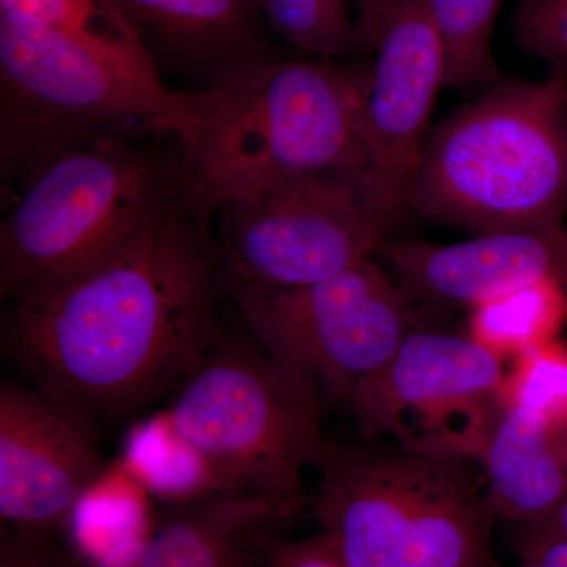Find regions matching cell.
I'll list each match as a JSON object with an SVG mask.
<instances>
[{"mask_svg": "<svg viewBox=\"0 0 567 567\" xmlns=\"http://www.w3.org/2000/svg\"><path fill=\"white\" fill-rule=\"evenodd\" d=\"M503 361L470 336L420 328L346 406L368 439L477 462L505 406Z\"/></svg>", "mask_w": 567, "mask_h": 567, "instance_id": "obj_10", "label": "cell"}, {"mask_svg": "<svg viewBox=\"0 0 567 567\" xmlns=\"http://www.w3.org/2000/svg\"><path fill=\"white\" fill-rule=\"evenodd\" d=\"M547 539L567 540V495L543 520L537 522L533 527L517 532V546Z\"/></svg>", "mask_w": 567, "mask_h": 567, "instance_id": "obj_29", "label": "cell"}, {"mask_svg": "<svg viewBox=\"0 0 567 567\" xmlns=\"http://www.w3.org/2000/svg\"><path fill=\"white\" fill-rule=\"evenodd\" d=\"M513 40L550 73L567 74V0H522L513 18Z\"/></svg>", "mask_w": 567, "mask_h": 567, "instance_id": "obj_24", "label": "cell"}, {"mask_svg": "<svg viewBox=\"0 0 567 567\" xmlns=\"http://www.w3.org/2000/svg\"><path fill=\"white\" fill-rule=\"evenodd\" d=\"M472 309L470 338L505 360L558 338L567 320V290L544 282Z\"/></svg>", "mask_w": 567, "mask_h": 567, "instance_id": "obj_19", "label": "cell"}, {"mask_svg": "<svg viewBox=\"0 0 567 567\" xmlns=\"http://www.w3.org/2000/svg\"><path fill=\"white\" fill-rule=\"evenodd\" d=\"M166 406L210 457L235 495L300 514L306 470L324 447L319 391L287 371L246 333L216 339Z\"/></svg>", "mask_w": 567, "mask_h": 567, "instance_id": "obj_7", "label": "cell"}, {"mask_svg": "<svg viewBox=\"0 0 567 567\" xmlns=\"http://www.w3.org/2000/svg\"><path fill=\"white\" fill-rule=\"evenodd\" d=\"M226 293L212 219L181 200L91 274L7 305L3 353L32 386L95 420L136 416L215 344Z\"/></svg>", "mask_w": 567, "mask_h": 567, "instance_id": "obj_1", "label": "cell"}, {"mask_svg": "<svg viewBox=\"0 0 567 567\" xmlns=\"http://www.w3.org/2000/svg\"><path fill=\"white\" fill-rule=\"evenodd\" d=\"M518 561L498 567H567V540L547 539L517 546Z\"/></svg>", "mask_w": 567, "mask_h": 567, "instance_id": "obj_28", "label": "cell"}, {"mask_svg": "<svg viewBox=\"0 0 567 567\" xmlns=\"http://www.w3.org/2000/svg\"><path fill=\"white\" fill-rule=\"evenodd\" d=\"M229 293L333 278L390 244L402 215L368 169L301 175L215 215Z\"/></svg>", "mask_w": 567, "mask_h": 567, "instance_id": "obj_8", "label": "cell"}, {"mask_svg": "<svg viewBox=\"0 0 567 567\" xmlns=\"http://www.w3.org/2000/svg\"><path fill=\"white\" fill-rule=\"evenodd\" d=\"M0 10L73 37L133 69L158 74L136 33L107 0H0Z\"/></svg>", "mask_w": 567, "mask_h": 567, "instance_id": "obj_21", "label": "cell"}, {"mask_svg": "<svg viewBox=\"0 0 567 567\" xmlns=\"http://www.w3.org/2000/svg\"><path fill=\"white\" fill-rule=\"evenodd\" d=\"M371 65L360 132L368 171L402 216L436 96L445 87L446 51L431 0H399Z\"/></svg>", "mask_w": 567, "mask_h": 567, "instance_id": "obj_12", "label": "cell"}, {"mask_svg": "<svg viewBox=\"0 0 567 567\" xmlns=\"http://www.w3.org/2000/svg\"><path fill=\"white\" fill-rule=\"evenodd\" d=\"M117 458L153 502L164 507L235 495L218 466L183 434L166 406L130 425Z\"/></svg>", "mask_w": 567, "mask_h": 567, "instance_id": "obj_17", "label": "cell"}, {"mask_svg": "<svg viewBox=\"0 0 567 567\" xmlns=\"http://www.w3.org/2000/svg\"><path fill=\"white\" fill-rule=\"evenodd\" d=\"M246 330L287 371L346 405L413 331L416 300L372 259L292 289L233 290Z\"/></svg>", "mask_w": 567, "mask_h": 567, "instance_id": "obj_9", "label": "cell"}, {"mask_svg": "<svg viewBox=\"0 0 567 567\" xmlns=\"http://www.w3.org/2000/svg\"><path fill=\"white\" fill-rule=\"evenodd\" d=\"M270 31L324 61L350 59L364 50L344 0H260Z\"/></svg>", "mask_w": 567, "mask_h": 567, "instance_id": "obj_22", "label": "cell"}, {"mask_svg": "<svg viewBox=\"0 0 567 567\" xmlns=\"http://www.w3.org/2000/svg\"><path fill=\"white\" fill-rule=\"evenodd\" d=\"M181 92L159 74L0 10V175L24 182L41 166L112 137H173Z\"/></svg>", "mask_w": 567, "mask_h": 567, "instance_id": "obj_6", "label": "cell"}, {"mask_svg": "<svg viewBox=\"0 0 567 567\" xmlns=\"http://www.w3.org/2000/svg\"><path fill=\"white\" fill-rule=\"evenodd\" d=\"M297 517L244 495L166 507L144 543L99 567H265L268 548Z\"/></svg>", "mask_w": 567, "mask_h": 567, "instance_id": "obj_15", "label": "cell"}, {"mask_svg": "<svg viewBox=\"0 0 567 567\" xmlns=\"http://www.w3.org/2000/svg\"><path fill=\"white\" fill-rule=\"evenodd\" d=\"M496 520L517 532L567 495V434L517 406H503L476 462Z\"/></svg>", "mask_w": 567, "mask_h": 567, "instance_id": "obj_16", "label": "cell"}, {"mask_svg": "<svg viewBox=\"0 0 567 567\" xmlns=\"http://www.w3.org/2000/svg\"><path fill=\"white\" fill-rule=\"evenodd\" d=\"M409 210L470 237L566 224L567 74L499 80L436 123Z\"/></svg>", "mask_w": 567, "mask_h": 567, "instance_id": "obj_3", "label": "cell"}, {"mask_svg": "<svg viewBox=\"0 0 567 567\" xmlns=\"http://www.w3.org/2000/svg\"><path fill=\"white\" fill-rule=\"evenodd\" d=\"M153 498L121 464L107 462L71 509L63 539L89 566L130 554L152 535Z\"/></svg>", "mask_w": 567, "mask_h": 567, "instance_id": "obj_18", "label": "cell"}, {"mask_svg": "<svg viewBox=\"0 0 567 567\" xmlns=\"http://www.w3.org/2000/svg\"><path fill=\"white\" fill-rule=\"evenodd\" d=\"M369 76L363 63L279 58L178 91L183 203L213 219L301 175L368 169L360 118Z\"/></svg>", "mask_w": 567, "mask_h": 567, "instance_id": "obj_2", "label": "cell"}, {"mask_svg": "<svg viewBox=\"0 0 567 567\" xmlns=\"http://www.w3.org/2000/svg\"><path fill=\"white\" fill-rule=\"evenodd\" d=\"M505 404L567 434V342L557 338L514 358Z\"/></svg>", "mask_w": 567, "mask_h": 567, "instance_id": "obj_23", "label": "cell"}, {"mask_svg": "<svg viewBox=\"0 0 567 567\" xmlns=\"http://www.w3.org/2000/svg\"><path fill=\"white\" fill-rule=\"evenodd\" d=\"M379 254L402 289L425 305L476 308L544 282L567 290V224L451 245L390 241Z\"/></svg>", "mask_w": 567, "mask_h": 567, "instance_id": "obj_13", "label": "cell"}, {"mask_svg": "<svg viewBox=\"0 0 567 567\" xmlns=\"http://www.w3.org/2000/svg\"><path fill=\"white\" fill-rule=\"evenodd\" d=\"M0 567H92L78 557L62 535L3 532Z\"/></svg>", "mask_w": 567, "mask_h": 567, "instance_id": "obj_25", "label": "cell"}, {"mask_svg": "<svg viewBox=\"0 0 567 567\" xmlns=\"http://www.w3.org/2000/svg\"><path fill=\"white\" fill-rule=\"evenodd\" d=\"M112 137L52 159L29 175L0 223L3 303L91 274L181 203L177 153Z\"/></svg>", "mask_w": 567, "mask_h": 567, "instance_id": "obj_5", "label": "cell"}, {"mask_svg": "<svg viewBox=\"0 0 567 567\" xmlns=\"http://www.w3.org/2000/svg\"><path fill=\"white\" fill-rule=\"evenodd\" d=\"M358 21L357 32L364 50L379 47L383 33L393 20L399 0H357Z\"/></svg>", "mask_w": 567, "mask_h": 567, "instance_id": "obj_27", "label": "cell"}, {"mask_svg": "<svg viewBox=\"0 0 567 567\" xmlns=\"http://www.w3.org/2000/svg\"><path fill=\"white\" fill-rule=\"evenodd\" d=\"M265 567H349L327 536L317 532L303 539L278 537L268 548Z\"/></svg>", "mask_w": 567, "mask_h": 567, "instance_id": "obj_26", "label": "cell"}, {"mask_svg": "<svg viewBox=\"0 0 567 567\" xmlns=\"http://www.w3.org/2000/svg\"><path fill=\"white\" fill-rule=\"evenodd\" d=\"M315 470L308 505L347 566H499L476 462L380 440L324 443Z\"/></svg>", "mask_w": 567, "mask_h": 567, "instance_id": "obj_4", "label": "cell"}, {"mask_svg": "<svg viewBox=\"0 0 567 567\" xmlns=\"http://www.w3.org/2000/svg\"><path fill=\"white\" fill-rule=\"evenodd\" d=\"M136 33L159 76L205 87L279 59L260 0H107Z\"/></svg>", "mask_w": 567, "mask_h": 567, "instance_id": "obj_14", "label": "cell"}, {"mask_svg": "<svg viewBox=\"0 0 567 567\" xmlns=\"http://www.w3.org/2000/svg\"><path fill=\"white\" fill-rule=\"evenodd\" d=\"M95 417L39 388L0 385V518L11 532L62 535L106 466Z\"/></svg>", "mask_w": 567, "mask_h": 567, "instance_id": "obj_11", "label": "cell"}, {"mask_svg": "<svg viewBox=\"0 0 567 567\" xmlns=\"http://www.w3.org/2000/svg\"><path fill=\"white\" fill-rule=\"evenodd\" d=\"M446 51L445 89L477 95L496 84L492 37L502 0H431Z\"/></svg>", "mask_w": 567, "mask_h": 567, "instance_id": "obj_20", "label": "cell"}]
</instances>
